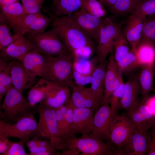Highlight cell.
Here are the masks:
<instances>
[{
	"label": "cell",
	"mask_w": 155,
	"mask_h": 155,
	"mask_svg": "<svg viewBox=\"0 0 155 155\" xmlns=\"http://www.w3.org/2000/svg\"><path fill=\"white\" fill-rule=\"evenodd\" d=\"M74 60L71 54L48 55L41 78L49 81L65 82L71 88L75 85L73 79Z\"/></svg>",
	"instance_id": "cell-4"
},
{
	"label": "cell",
	"mask_w": 155,
	"mask_h": 155,
	"mask_svg": "<svg viewBox=\"0 0 155 155\" xmlns=\"http://www.w3.org/2000/svg\"><path fill=\"white\" fill-rule=\"evenodd\" d=\"M1 108L0 120L13 123L25 117L35 115L37 112V107L32 106L22 93L11 85L7 90Z\"/></svg>",
	"instance_id": "cell-3"
},
{
	"label": "cell",
	"mask_w": 155,
	"mask_h": 155,
	"mask_svg": "<svg viewBox=\"0 0 155 155\" xmlns=\"http://www.w3.org/2000/svg\"><path fill=\"white\" fill-rule=\"evenodd\" d=\"M10 63L12 85L20 92L22 93L36 83L37 78L30 74L20 61L15 60Z\"/></svg>",
	"instance_id": "cell-17"
},
{
	"label": "cell",
	"mask_w": 155,
	"mask_h": 155,
	"mask_svg": "<svg viewBox=\"0 0 155 155\" xmlns=\"http://www.w3.org/2000/svg\"><path fill=\"white\" fill-rule=\"evenodd\" d=\"M11 29L7 23L0 19V53L5 51L12 42Z\"/></svg>",
	"instance_id": "cell-38"
},
{
	"label": "cell",
	"mask_w": 155,
	"mask_h": 155,
	"mask_svg": "<svg viewBox=\"0 0 155 155\" xmlns=\"http://www.w3.org/2000/svg\"><path fill=\"white\" fill-rule=\"evenodd\" d=\"M48 81L45 96L39 104L54 109L67 104L71 94L69 85L65 82Z\"/></svg>",
	"instance_id": "cell-11"
},
{
	"label": "cell",
	"mask_w": 155,
	"mask_h": 155,
	"mask_svg": "<svg viewBox=\"0 0 155 155\" xmlns=\"http://www.w3.org/2000/svg\"><path fill=\"white\" fill-rule=\"evenodd\" d=\"M117 63L122 74L128 73L141 67L138 60L135 50L131 48L129 52Z\"/></svg>",
	"instance_id": "cell-31"
},
{
	"label": "cell",
	"mask_w": 155,
	"mask_h": 155,
	"mask_svg": "<svg viewBox=\"0 0 155 155\" xmlns=\"http://www.w3.org/2000/svg\"><path fill=\"white\" fill-rule=\"evenodd\" d=\"M155 64L141 67L138 78L141 91L140 102L144 103L149 97L150 93L154 90L153 80Z\"/></svg>",
	"instance_id": "cell-23"
},
{
	"label": "cell",
	"mask_w": 155,
	"mask_h": 155,
	"mask_svg": "<svg viewBox=\"0 0 155 155\" xmlns=\"http://www.w3.org/2000/svg\"><path fill=\"white\" fill-rule=\"evenodd\" d=\"M140 0H117L112 6L108 7L110 12L117 17H122L131 13Z\"/></svg>",
	"instance_id": "cell-30"
},
{
	"label": "cell",
	"mask_w": 155,
	"mask_h": 155,
	"mask_svg": "<svg viewBox=\"0 0 155 155\" xmlns=\"http://www.w3.org/2000/svg\"><path fill=\"white\" fill-rule=\"evenodd\" d=\"M71 17L80 28L97 42L101 30L108 18L98 17L80 9Z\"/></svg>",
	"instance_id": "cell-13"
},
{
	"label": "cell",
	"mask_w": 155,
	"mask_h": 155,
	"mask_svg": "<svg viewBox=\"0 0 155 155\" xmlns=\"http://www.w3.org/2000/svg\"><path fill=\"white\" fill-rule=\"evenodd\" d=\"M80 10L95 16L104 18L106 12L104 6L97 0H80Z\"/></svg>",
	"instance_id": "cell-33"
},
{
	"label": "cell",
	"mask_w": 155,
	"mask_h": 155,
	"mask_svg": "<svg viewBox=\"0 0 155 155\" xmlns=\"http://www.w3.org/2000/svg\"><path fill=\"white\" fill-rule=\"evenodd\" d=\"M81 6L80 0H60L52 7L53 13L56 16H71Z\"/></svg>",
	"instance_id": "cell-28"
},
{
	"label": "cell",
	"mask_w": 155,
	"mask_h": 155,
	"mask_svg": "<svg viewBox=\"0 0 155 155\" xmlns=\"http://www.w3.org/2000/svg\"><path fill=\"white\" fill-rule=\"evenodd\" d=\"M37 108L39 114L38 123L40 137L48 139L56 150L65 151L67 148L59 133L55 110L40 104Z\"/></svg>",
	"instance_id": "cell-6"
},
{
	"label": "cell",
	"mask_w": 155,
	"mask_h": 155,
	"mask_svg": "<svg viewBox=\"0 0 155 155\" xmlns=\"http://www.w3.org/2000/svg\"><path fill=\"white\" fill-rule=\"evenodd\" d=\"M39 138H33L26 142L29 148L38 145V140Z\"/></svg>",
	"instance_id": "cell-48"
},
{
	"label": "cell",
	"mask_w": 155,
	"mask_h": 155,
	"mask_svg": "<svg viewBox=\"0 0 155 155\" xmlns=\"http://www.w3.org/2000/svg\"><path fill=\"white\" fill-rule=\"evenodd\" d=\"M108 61L98 63L94 68L91 73L92 80L90 87L97 100L101 105L103 102L104 81Z\"/></svg>",
	"instance_id": "cell-22"
},
{
	"label": "cell",
	"mask_w": 155,
	"mask_h": 155,
	"mask_svg": "<svg viewBox=\"0 0 155 155\" xmlns=\"http://www.w3.org/2000/svg\"><path fill=\"white\" fill-rule=\"evenodd\" d=\"M48 55L32 50L28 52L20 62L31 75L41 77L47 60Z\"/></svg>",
	"instance_id": "cell-21"
},
{
	"label": "cell",
	"mask_w": 155,
	"mask_h": 155,
	"mask_svg": "<svg viewBox=\"0 0 155 155\" xmlns=\"http://www.w3.org/2000/svg\"><path fill=\"white\" fill-rule=\"evenodd\" d=\"M13 137L26 142L31 138H39L38 123L34 115L9 123L0 120V138Z\"/></svg>",
	"instance_id": "cell-7"
},
{
	"label": "cell",
	"mask_w": 155,
	"mask_h": 155,
	"mask_svg": "<svg viewBox=\"0 0 155 155\" xmlns=\"http://www.w3.org/2000/svg\"><path fill=\"white\" fill-rule=\"evenodd\" d=\"M51 21L50 17L43 14L33 23L26 33L34 35L42 33L44 32Z\"/></svg>",
	"instance_id": "cell-39"
},
{
	"label": "cell",
	"mask_w": 155,
	"mask_h": 155,
	"mask_svg": "<svg viewBox=\"0 0 155 155\" xmlns=\"http://www.w3.org/2000/svg\"><path fill=\"white\" fill-rule=\"evenodd\" d=\"M0 19L7 23L11 29L24 16L28 13L18 1L0 6Z\"/></svg>",
	"instance_id": "cell-24"
},
{
	"label": "cell",
	"mask_w": 155,
	"mask_h": 155,
	"mask_svg": "<svg viewBox=\"0 0 155 155\" xmlns=\"http://www.w3.org/2000/svg\"><path fill=\"white\" fill-rule=\"evenodd\" d=\"M26 143L22 140L16 142L10 141L7 149L2 155H29L26 152L24 148V145Z\"/></svg>",
	"instance_id": "cell-40"
},
{
	"label": "cell",
	"mask_w": 155,
	"mask_h": 155,
	"mask_svg": "<svg viewBox=\"0 0 155 155\" xmlns=\"http://www.w3.org/2000/svg\"><path fill=\"white\" fill-rule=\"evenodd\" d=\"M152 140V134L148 131L141 130L136 127L124 146L116 151L115 155H147Z\"/></svg>",
	"instance_id": "cell-9"
},
{
	"label": "cell",
	"mask_w": 155,
	"mask_h": 155,
	"mask_svg": "<svg viewBox=\"0 0 155 155\" xmlns=\"http://www.w3.org/2000/svg\"><path fill=\"white\" fill-rule=\"evenodd\" d=\"M73 79L76 85L83 86L91 83L92 75H84L74 69Z\"/></svg>",
	"instance_id": "cell-43"
},
{
	"label": "cell",
	"mask_w": 155,
	"mask_h": 155,
	"mask_svg": "<svg viewBox=\"0 0 155 155\" xmlns=\"http://www.w3.org/2000/svg\"><path fill=\"white\" fill-rule=\"evenodd\" d=\"M7 60L0 58V103L3 96L12 85L10 71V62Z\"/></svg>",
	"instance_id": "cell-29"
},
{
	"label": "cell",
	"mask_w": 155,
	"mask_h": 155,
	"mask_svg": "<svg viewBox=\"0 0 155 155\" xmlns=\"http://www.w3.org/2000/svg\"><path fill=\"white\" fill-rule=\"evenodd\" d=\"M69 104L73 108H92L96 111L101 105L97 100L90 88L74 85Z\"/></svg>",
	"instance_id": "cell-15"
},
{
	"label": "cell",
	"mask_w": 155,
	"mask_h": 155,
	"mask_svg": "<svg viewBox=\"0 0 155 155\" xmlns=\"http://www.w3.org/2000/svg\"><path fill=\"white\" fill-rule=\"evenodd\" d=\"M43 14L40 11L37 13H28L25 15L12 29L14 34L24 35L26 33L33 23Z\"/></svg>",
	"instance_id": "cell-32"
},
{
	"label": "cell",
	"mask_w": 155,
	"mask_h": 155,
	"mask_svg": "<svg viewBox=\"0 0 155 155\" xmlns=\"http://www.w3.org/2000/svg\"><path fill=\"white\" fill-rule=\"evenodd\" d=\"M144 103L148 106L155 116V94L149 97Z\"/></svg>",
	"instance_id": "cell-45"
},
{
	"label": "cell",
	"mask_w": 155,
	"mask_h": 155,
	"mask_svg": "<svg viewBox=\"0 0 155 155\" xmlns=\"http://www.w3.org/2000/svg\"><path fill=\"white\" fill-rule=\"evenodd\" d=\"M129 44L122 31L121 30L115 43L114 59L117 62L124 56L130 51Z\"/></svg>",
	"instance_id": "cell-36"
},
{
	"label": "cell",
	"mask_w": 155,
	"mask_h": 155,
	"mask_svg": "<svg viewBox=\"0 0 155 155\" xmlns=\"http://www.w3.org/2000/svg\"><path fill=\"white\" fill-rule=\"evenodd\" d=\"M155 15V0H140L131 15L142 18Z\"/></svg>",
	"instance_id": "cell-35"
},
{
	"label": "cell",
	"mask_w": 155,
	"mask_h": 155,
	"mask_svg": "<svg viewBox=\"0 0 155 155\" xmlns=\"http://www.w3.org/2000/svg\"><path fill=\"white\" fill-rule=\"evenodd\" d=\"M53 27L56 29L62 42L67 50L75 58L76 51L87 48L92 51L95 49L93 40L84 31L71 16H56L47 10Z\"/></svg>",
	"instance_id": "cell-1"
},
{
	"label": "cell",
	"mask_w": 155,
	"mask_h": 155,
	"mask_svg": "<svg viewBox=\"0 0 155 155\" xmlns=\"http://www.w3.org/2000/svg\"><path fill=\"white\" fill-rule=\"evenodd\" d=\"M95 111L92 108H74L69 136L78 134L89 135L93 129Z\"/></svg>",
	"instance_id": "cell-14"
},
{
	"label": "cell",
	"mask_w": 155,
	"mask_h": 155,
	"mask_svg": "<svg viewBox=\"0 0 155 155\" xmlns=\"http://www.w3.org/2000/svg\"><path fill=\"white\" fill-rule=\"evenodd\" d=\"M141 91L138 79L132 78L125 83L123 96L120 101L119 108L131 111L136 109L140 101Z\"/></svg>",
	"instance_id": "cell-19"
},
{
	"label": "cell",
	"mask_w": 155,
	"mask_h": 155,
	"mask_svg": "<svg viewBox=\"0 0 155 155\" xmlns=\"http://www.w3.org/2000/svg\"><path fill=\"white\" fill-rule=\"evenodd\" d=\"M125 21L115 23L108 18L100 31L96 47L99 63L106 60L107 56L112 52L121 27Z\"/></svg>",
	"instance_id": "cell-8"
},
{
	"label": "cell",
	"mask_w": 155,
	"mask_h": 155,
	"mask_svg": "<svg viewBox=\"0 0 155 155\" xmlns=\"http://www.w3.org/2000/svg\"><path fill=\"white\" fill-rule=\"evenodd\" d=\"M117 0H99L100 3L103 6L108 7L113 5Z\"/></svg>",
	"instance_id": "cell-47"
},
{
	"label": "cell",
	"mask_w": 155,
	"mask_h": 155,
	"mask_svg": "<svg viewBox=\"0 0 155 155\" xmlns=\"http://www.w3.org/2000/svg\"><path fill=\"white\" fill-rule=\"evenodd\" d=\"M11 43L3 52L0 53L1 57L11 61H21L26 54L31 50L29 40L23 35L17 34L13 35Z\"/></svg>",
	"instance_id": "cell-18"
},
{
	"label": "cell",
	"mask_w": 155,
	"mask_h": 155,
	"mask_svg": "<svg viewBox=\"0 0 155 155\" xmlns=\"http://www.w3.org/2000/svg\"><path fill=\"white\" fill-rule=\"evenodd\" d=\"M60 0H52V7L56 5Z\"/></svg>",
	"instance_id": "cell-50"
},
{
	"label": "cell",
	"mask_w": 155,
	"mask_h": 155,
	"mask_svg": "<svg viewBox=\"0 0 155 155\" xmlns=\"http://www.w3.org/2000/svg\"><path fill=\"white\" fill-rule=\"evenodd\" d=\"M67 105V109L65 115L64 141L69 136L70 129L73 121V114L74 108L68 104Z\"/></svg>",
	"instance_id": "cell-42"
},
{
	"label": "cell",
	"mask_w": 155,
	"mask_h": 155,
	"mask_svg": "<svg viewBox=\"0 0 155 155\" xmlns=\"http://www.w3.org/2000/svg\"><path fill=\"white\" fill-rule=\"evenodd\" d=\"M122 74L114 59V55L112 54L108 61L106 68L102 103L107 102L111 95L117 89L123 80Z\"/></svg>",
	"instance_id": "cell-16"
},
{
	"label": "cell",
	"mask_w": 155,
	"mask_h": 155,
	"mask_svg": "<svg viewBox=\"0 0 155 155\" xmlns=\"http://www.w3.org/2000/svg\"><path fill=\"white\" fill-rule=\"evenodd\" d=\"M18 0H0V6L7 5L15 3Z\"/></svg>",
	"instance_id": "cell-49"
},
{
	"label": "cell",
	"mask_w": 155,
	"mask_h": 155,
	"mask_svg": "<svg viewBox=\"0 0 155 155\" xmlns=\"http://www.w3.org/2000/svg\"><path fill=\"white\" fill-rule=\"evenodd\" d=\"M26 11L28 13H35L41 11L45 0H20Z\"/></svg>",
	"instance_id": "cell-41"
},
{
	"label": "cell",
	"mask_w": 155,
	"mask_h": 155,
	"mask_svg": "<svg viewBox=\"0 0 155 155\" xmlns=\"http://www.w3.org/2000/svg\"><path fill=\"white\" fill-rule=\"evenodd\" d=\"M135 51L138 60L141 66L155 64V44L148 42L140 41Z\"/></svg>",
	"instance_id": "cell-25"
},
{
	"label": "cell",
	"mask_w": 155,
	"mask_h": 155,
	"mask_svg": "<svg viewBox=\"0 0 155 155\" xmlns=\"http://www.w3.org/2000/svg\"><path fill=\"white\" fill-rule=\"evenodd\" d=\"M112 119L109 105L107 102L102 103L94 114L93 129L89 135L110 142V125Z\"/></svg>",
	"instance_id": "cell-12"
},
{
	"label": "cell",
	"mask_w": 155,
	"mask_h": 155,
	"mask_svg": "<svg viewBox=\"0 0 155 155\" xmlns=\"http://www.w3.org/2000/svg\"><path fill=\"white\" fill-rule=\"evenodd\" d=\"M67 150L62 155H115L116 149L109 142H105L89 135L80 137L70 135L65 140Z\"/></svg>",
	"instance_id": "cell-2"
},
{
	"label": "cell",
	"mask_w": 155,
	"mask_h": 155,
	"mask_svg": "<svg viewBox=\"0 0 155 155\" xmlns=\"http://www.w3.org/2000/svg\"><path fill=\"white\" fill-rule=\"evenodd\" d=\"M48 81L41 78L32 86L27 94V99L30 104L35 107L44 99L47 90Z\"/></svg>",
	"instance_id": "cell-27"
},
{
	"label": "cell",
	"mask_w": 155,
	"mask_h": 155,
	"mask_svg": "<svg viewBox=\"0 0 155 155\" xmlns=\"http://www.w3.org/2000/svg\"><path fill=\"white\" fill-rule=\"evenodd\" d=\"M10 141L8 138L2 137L0 138V155L4 153L7 149Z\"/></svg>",
	"instance_id": "cell-44"
},
{
	"label": "cell",
	"mask_w": 155,
	"mask_h": 155,
	"mask_svg": "<svg viewBox=\"0 0 155 155\" xmlns=\"http://www.w3.org/2000/svg\"><path fill=\"white\" fill-rule=\"evenodd\" d=\"M136 128L126 114H117L113 118L110 125V142L116 151L124 146Z\"/></svg>",
	"instance_id": "cell-10"
},
{
	"label": "cell",
	"mask_w": 155,
	"mask_h": 155,
	"mask_svg": "<svg viewBox=\"0 0 155 155\" xmlns=\"http://www.w3.org/2000/svg\"><path fill=\"white\" fill-rule=\"evenodd\" d=\"M151 133L152 135V142L147 155H155V129H152Z\"/></svg>",
	"instance_id": "cell-46"
},
{
	"label": "cell",
	"mask_w": 155,
	"mask_h": 155,
	"mask_svg": "<svg viewBox=\"0 0 155 155\" xmlns=\"http://www.w3.org/2000/svg\"><path fill=\"white\" fill-rule=\"evenodd\" d=\"M146 18L131 15L125 23L122 32L131 48L134 50L140 40Z\"/></svg>",
	"instance_id": "cell-20"
},
{
	"label": "cell",
	"mask_w": 155,
	"mask_h": 155,
	"mask_svg": "<svg viewBox=\"0 0 155 155\" xmlns=\"http://www.w3.org/2000/svg\"><path fill=\"white\" fill-rule=\"evenodd\" d=\"M30 41L31 50L49 56L71 54L67 50L53 27L47 31L36 35L26 33L23 35Z\"/></svg>",
	"instance_id": "cell-5"
},
{
	"label": "cell",
	"mask_w": 155,
	"mask_h": 155,
	"mask_svg": "<svg viewBox=\"0 0 155 155\" xmlns=\"http://www.w3.org/2000/svg\"><path fill=\"white\" fill-rule=\"evenodd\" d=\"M124 86L125 83L123 80L119 87L111 95L107 100V103L111 108L112 119L118 114L120 101L123 94Z\"/></svg>",
	"instance_id": "cell-37"
},
{
	"label": "cell",
	"mask_w": 155,
	"mask_h": 155,
	"mask_svg": "<svg viewBox=\"0 0 155 155\" xmlns=\"http://www.w3.org/2000/svg\"><path fill=\"white\" fill-rule=\"evenodd\" d=\"M126 115L137 129L143 131L155 129V118L153 115L141 112L136 109L127 112Z\"/></svg>",
	"instance_id": "cell-26"
},
{
	"label": "cell",
	"mask_w": 155,
	"mask_h": 155,
	"mask_svg": "<svg viewBox=\"0 0 155 155\" xmlns=\"http://www.w3.org/2000/svg\"><path fill=\"white\" fill-rule=\"evenodd\" d=\"M140 41L148 42L155 45V15L145 18Z\"/></svg>",
	"instance_id": "cell-34"
}]
</instances>
